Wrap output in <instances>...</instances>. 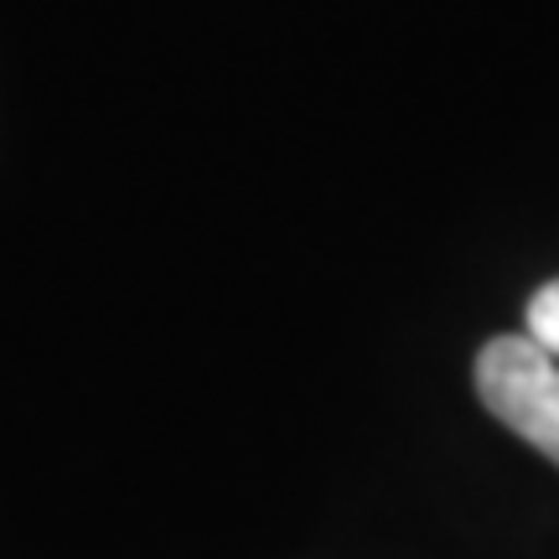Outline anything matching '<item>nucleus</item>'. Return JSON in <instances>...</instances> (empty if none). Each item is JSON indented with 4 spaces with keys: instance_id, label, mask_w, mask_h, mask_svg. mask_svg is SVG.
<instances>
[{
    "instance_id": "f03ea898",
    "label": "nucleus",
    "mask_w": 559,
    "mask_h": 559,
    "mask_svg": "<svg viewBox=\"0 0 559 559\" xmlns=\"http://www.w3.org/2000/svg\"><path fill=\"white\" fill-rule=\"evenodd\" d=\"M523 332L539 342L544 353L559 358V280H549V285L534 290V300H528V326H523Z\"/></svg>"
},
{
    "instance_id": "f257e3e1",
    "label": "nucleus",
    "mask_w": 559,
    "mask_h": 559,
    "mask_svg": "<svg viewBox=\"0 0 559 559\" xmlns=\"http://www.w3.org/2000/svg\"><path fill=\"white\" fill-rule=\"evenodd\" d=\"M477 400L519 440L559 466V358L528 332L492 337L477 353Z\"/></svg>"
}]
</instances>
